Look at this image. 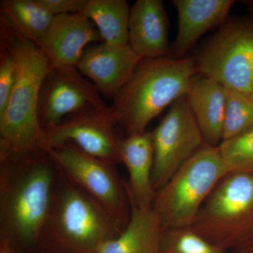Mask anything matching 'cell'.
<instances>
[{"instance_id":"cell-2","label":"cell","mask_w":253,"mask_h":253,"mask_svg":"<svg viewBox=\"0 0 253 253\" xmlns=\"http://www.w3.org/2000/svg\"><path fill=\"white\" fill-rule=\"evenodd\" d=\"M57 171L46 151L1 163V240L25 246L40 243L52 206Z\"/></svg>"},{"instance_id":"cell-21","label":"cell","mask_w":253,"mask_h":253,"mask_svg":"<svg viewBox=\"0 0 253 253\" xmlns=\"http://www.w3.org/2000/svg\"><path fill=\"white\" fill-rule=\"evenodd\" d=\"M253 127V94L226 89L223 139H229Z\"/></svg>"},{"instance_id":"cell-19","label":"cell","mask_w":253,"mask_h":253,"mask_svg":"<svg viewBox=\"0 0 253 253\" xmlns=\"http://www.w3.org/2000/svg\"><path fill=\"white\" fill-rule=\"evenodd\" d=\"M129 13L126 0H88L81 14L92 21L102 42L122 46L128 44Z\"/></svg>"},{"instance_id":"cell-17","label":"cell","mask_w":253,"mask_h":253,"mask_svg":"<svg viewBox=\"0 0 253 253\" xmlns=\"http://www.w3.org/2000/svg\"><path fill=\"white\" fill-rule=\"evenodd\" d=\"M186 98L206 144L217 147L223 139L226 88L212 78L197 74Z\"/></svg>"},{"instance_id":"cell-18","label":"cell","mask_w":253,"mask_h":253,"mask_svg":"<svg viewBox=\"0 0 253 253\" xmlns=\"http://www.w3.org/2000/svg\"><path fill=\"white\" fill-rule=\"evenodd\" d=\"M164 230L152 208L141 209L131 202L130 217L126 228L101 245L96 253H160Z\"/></svg>"},{"instance_id":"cell-20","label":"cell","mask_w":253,"mask_h":253,"mask_svg":"<svg viewBox=\"0 0 253 253\" xmlns=\"http://www.w3.org/2000/svg\"><path fill=\"white\" fill-rule=\"evenodd\" d=\"M0 12L19 34L36 44L54 18L38 0H1Z\"/></svg>"},{"instance_id":"cell-16","label":"cell","mask_w":253,"mask_h":253,"mask_svg":"<svg viewBox=\"0 0 253 253\" xmlns=\"http://www.w3.org/2000/svg\"><path fill=\"white\" fill-rule=\"evenodd\" d=\"M121 163L129 172L131 202L141 209L152 208L155 192L152 184L154 148L151 131L129 134L118 141Z\"/></svg>"},{"instance_id":"cell-26","label":"cell","mask_w":253,"mask_h":253,"mask_svg":"<svg viewBox=\"0 0 253 253\" xmlns=\"http://www.w3.org/2000/svg\"><path fill=\"white\" fill-rule=\"evenodd\" d=\"M0 253H16L14 251V246L9 244L8 241L1 239V248H0Z\"/></svg>"},{"instance_id":"cell-3","label":"cell","mask_w":253,"mask_h":253,"mask_svg":"<svg viewBox=\"0 0 253 253\" xmlns=\"http://www.w3.org/2000/svg\"><path fill=\"white\" fill-rule=\"evenodd\" d=\"M198 74L194 58L141 59L111 106L118 126L127 135L146 131L163 110L186 96Z\"/></svg>"},{"instance_id":"cell-15","label":"cell","mask_w":253,"mask_h":253,"mask_svg":"<svg viewBox=\"0 0 253 253\" xmlns=\"http://www.w3.org/2000/svg\"><path fill=\"white\" fill-rule=\"evenodd\" d=\"M178 16V31L170 56L185 57L206 32L226 22L234 0H174Z\"/></svg>"},{"instance_id":"cell-4","label":"cell","mask_w":253,"mask_h":253,"mask_svg":"<svg viewBox=\"0 0 253 253\" xmlns=\"http://www.w3.org/2000/svg\"><path fill=\"white\" fill-rule=\"evenodd\" d=\"M60 175L40 243L75 253H96L126 226L92 196Z\"/></svg>"},{"instance_id":"cell-5","label":"cell","mask_w":253,"mask_h":253,"mask_svg":"<svg viewBox=\"0 0 253 253\" xmlns=\"http://www.w3.org/2000/svg\"><path fill=\"white\" fill-rule=\"evenodd\" d=\"M191 228L224 252L253 246V174H226Z\"/></svg>"},{"instance_id":"cell-27","label":"cell","mask_w":253,"mask_h":253,"mask_svg":"<svg viewBox=\"0 0 253 253\" xmlns=\"http://www.w3.org/2000/svg\"><path fill=\"white\" fill-rule=\"evenodd\" d=\"M235 253H253V246L234 251Z\"/></svg>"},{"instance_id":"cell-22","label":"cell","mask_w":253,"mask_h":253,"mask_svg":"<svg viewBox=\"0 0 253 253\" xmlns=\"http://www.w3.org/2000/svg\"><path fill=\"white\" fill-rule=\"evenodd\" d=\"M228 172L253 174V127L218 146Z\"/></svg>"},{"instance_id":"cell-24","label":"cell","mask_w":253,"mask_h":253,"mask_svg":"<svg viewBox=\"0 0 253 253\" xmlns=\"http://www.w3.org/2000/svg\"><path fill=\"white\" fill-rule=\"evenodd\" d=\"M16 63L8 44L0 40V113L6 107L16 82Z\"/></svg>"},{"instance_id":"cell-25","label":"cell","mask_w":253,"mask_h":253,"mask_svg":"<svg viewBox=\"0 0 253 253\" xmlns=\"http://www.w3.org/2000/svg\"><path fill=\"white\" fill-rule=\"evenodd\" d=\"M54 16L81 14L88 0H38Z\"/></svg>"},{"instance_id":"cell-10","label":"cell","mask_w":253,"mask_h":253,"mask_svg":"<svg viewBox=\"0 0 253 253\" xmlns=\"http://www.w3.org/2000/svg\"><path fill=\"white\" fill-rule=\"evenodd\" d=\"M117 126L111 106L84 110L44 131L46 151L71 143L94 157L114 164L121 163Z\"/></svg>"},{"instance_id":"cell-28","label":"cell","mask_w":253,"mask_h":253,"mask_svg":"<svg viewBox=\"0 0 253 253\" xmlns=\"http://www.w3.org/2000/svg\"><path fill=\"white\" fill-rule=\"evenodd\" d=\"M247 4H249V10L251 11V15H252V17L251 18L253 19V1H247Z\"/></svg>"},{"instance_id":"cell-1","label":"cell","mask_w":253,"mask_h":253,"mask_svg":"<svg viewBox=\"0 0 253 253\" xmlns=\"http://www.w3.org/2000/svg\"><path fill=\"white\" fill-rule=\"evenodd\" d=\"M0 40L9 46L16 63V82L0 113V163H3L46 151L38 107L43 83L52 68L38 44L19 34L2 16Z\"/></svg>"},{"instance_id":"cell-14","label":"cell","mask_w":253,"mask_h":253,"mask_svg":"<svg viewBox=\"0 0 253 253\" xmlns=\"http://www.w3.org/2000/svg\"><path fill=\"white\" fill-rule=\"evenodd\" d=\"M168 33L162 0H137L130 8L128 44L141 59L170 56Z\"/></svg>"},{"instance_id":"cell-6","label":"cell","mask_w":253,"mask_h":253,"mask_svg":"<svg viewBox=\"0 0 253 253\" xmlns=\"http://www.w3.org/2000/svg\"><path fill=\"white\" fill-rule=\"evenodd\" d=\"M228 173L218 146L205 144L155 194L152 208L163 229L191 227L206 200Z\"/></svg>"},{"instance_id":"cell-13","label":"cell","mask_w":253,"mask_h":253,"mask_svg":"<svg viewBox=\"0 0 253 253\" xmlns=\"http://www.w3.org/2000/svg\"><path fill=\"white\" fill-rule=\"evenodd\" d=\"M141 60L129 44L111 46L101 42L86 48L76 68L90 80L100 94L113 99Z\"/></svg>"},{"instance_id":"cell-12","label":"cell","mask_w":253,"mask_h":253,"mask_svg":"<svg viewBox=\"0 0 253 253\" xmlns=\"http://www.w3.org/2000/svg\"><path fill=\"white\" fill-rule=\"evenodd\" d=\"M102 42L92 21L81 14L59 15L42 37L38 46L52 68H73L92 42Z\"/></svg>"},{"instance_id":"cell-9","label":"cell","mask_w":253,"mask_h":253,"mask_svg":"<svg viewBox=\"0 0 253 253\" xmlns=\"http://www.w3.org/2000/svg\"><path fill=\"white\" fill-rule=\"evenodd\" d=\"M151 132L154 148L152 184L156 192L206 143L186 95L173 103Z\"/></svg>"},{"instance_id":"cell-7","label":"cell","mask_w":253,"mask_h":253,"mask_svg":"<svg viewBox=\"0 0 253 253\" xmlns=\"http://www.w3.org/2000/svg\"><path fill=\"white\" fill-rule=\"evenodd\" d=\"M198 74L253 94V19L226 21L194 58Z\"/></svg>"},{"instance_id":"cell-23","label":"cell","mask_w":253,"mask_h":253,"mask_svg":"<svg viewBox=\"0 0 253 253\" xmlns=\"http://www.w3.org/2000/svg\"><path fill=\"white\" fill-rule=\"evenodd\" d=\"M160 253H225L191 227L165 229Z\"/></svg>"},{"instance_id":"cell-8","label":"cell","mask_w":253,"mask_h":253,"mask_svg":"<svg viewBox=\"0 0 253 253\" xmlns=\"http://www.w3.org/2000/svg\"><path fill=\"white\" fill-rule=\"evenodd\" d=\"M60 174L92 196L125 226L131 214L128 185L114 163L94 157L71 143L46 149Z\"/></svg>"},{"instance_id":"cell-11","label":"cell","mask_w":253,"mask_h":253,"mask_svg":"<svg viewBox=\"0 0 253 253\" xmlns=\"http://www.w3.org/2000/svg\"><path fill=\"white\" fill-rule=\"evenodd\" d=\"M106 106L96 86L77 68H52L42 87L38 116L45 131L71 115Z\"/></svg>"}]
</instances>
